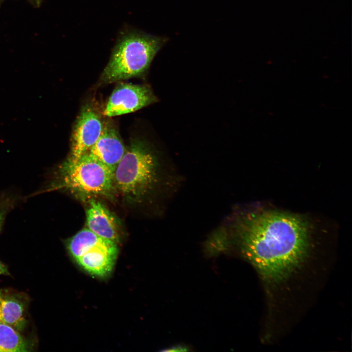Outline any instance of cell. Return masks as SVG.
Returning a JSON list of instances; mask_svg holds the SVG:
<instances>
[{
    "label": "cell",
    "instance_id": "ba28073f",
    "mask_svg": "<svg viewBox=\"0 0 352 352\" xmlns=\"http://www.w3.org/2000/svg\"><path fill=\"white\" fill-rule=\"evenodd\" d=\"M126 150L116 129L105 123L99 138L87 153L114 172Z\"/></svg>",
    "mask_w": 352,
    "mask_h": 352
},
{
    "label": "cell",
    "instance_id": "30bf717a",
    "mask_svg": "<svg viewBox=\"0 0 352 352\" xmlns=\"http://www.w3.org/2000/svg\"><path fill=\"white\" fill-rule=\"evenodd\" d=\"M27 301L19 293L0 290V322L22 331L26 324Z\"/></svg>",
    "mask_w": 352,
    "mask_h": 352
},
{
    "label": "cell",
    "instance_id": "7c38bea8",
    "mask_svg": "<svg viewBox=\"0 0 352 352\" xmlns=\"http://www.w3.org/2000/svg\"><path fill=\"white\" fill-rule=\"evenodd\" d=\"M188 348L181 345L178 346H176L174 347H172L171 348H169V349L164 350V351L165 352H183V351H188Z\"/></svg>",
    "mask_w": 352,
    "mask_h": 352
},
{
    "label": "cell",
    "instance_id": "52a82bcc",
    "mask_svg": "<svg viewBox=\"0 0 352 352\" xmlns=\"http://www.w3.org/2000/svg\"><path fill=\"white\" fill-rule=\"evenodd\" d=\"M103 126L94 110L89 106H85L74 125L70 155L67 160L75 162L87 153L99 138Z\"/></svg>",
    "mask_w": 352,
    "mask_h": 352
},
{
    "label": "cell",
    "instance_id": "8fae6325",
    "mask_svg": "<svg viewBox=\"0 0 352 352\" xmlns=\"http://www.w3.org/2000/svg\"><path fill=\"white\" fill-rule=\"evenodd\" d=\"M31 346L12 326L0 322V352H22L31 350Z\"/></svg>",
    "mask_w": 352,
    "mask_h": 352
},
{
    "label": "cell",
    "instance_id": "5b68a950",
    "mask_svg": "<svg viewBox=\"0 0 352 352\" xmlns=\"http://www.w3.org/2000/svg\"><path fill=\"white\" fill-rule=\"evenodd\" d=\"M117 244L85 228L68 239L66 246L71 257L84 270L104 278L110 273L115 263Z\"/></svg>",
    "mask_w": 352,
    "mask_h": 352
},
{
    "label": "cell",
    "instance_id": "9c48e42d",
    "mask_svg": "<svg viewBox=\"0 0 352 352\" xmlns=\"http://www.w3.org/2000/svg\"><path fill=\"white\" fill-rule=\"evenodd\" d=\"M87 226L97 235L114 242H119V231L117 221L110 211L93 198L89 200L86 212Z\"/></svg>",
    "mask_w": 352,
    "mask_h": 352
},
{
    "label": "cell",
    "instance_id": "6da1fadb",
    "mask_svg": "<svg viewBox=\"0 0 352 352\" xmlns=\"http://www.w3.org/2000/svg\"><path fill=\"white\" fill-rule=\"evenodd\" d=\"M233 231L245 258L263 279L275 283L285 279L304 260L312 227L301 215L262 209L240 215Z\"/></svg>",
    "mask_w": 352,
    "mask_h": 352
},
{
    "label": "cell",
    "instance_id": "4fadbf2b",
    "mask_svg": "<svg viewBox=\"0 0 352 352\" xmlns=\"http://www.w3.org/2000/svg\"><path fill=\"white\" fill-rule=\"evenodd\" d=\"M0 275H9L10 273L7 266L0 261Z\"/></svg>",
    "mask_w": 352,
    "mask_h": 352
},
{
    "label": "cell",
    "instance_id": "5bb4252c",
    "mask_svg": "<svg viewBox=\"0 0 352 352\" xmlns=\"http://www.w3.org/2000/svg\"><path fill=\"white\" fill-rule=\"evenodd\" d=\"M6 211V209H3L0 212V231L4 220Z\"/></svg>",
    "mask_w": 352,
    "mask_h": 352
},
{
    "label": "cell",
    "instance_id": "3957f363",
    "mask_svg": "<svg viewBox=\"0 0 352 352\" xmlns=\"http://www.w3.org/2000/svg\"><path fill=\"white\" fill-rule=\"evenodd\" d=\"M167 40V38L135 29H125L118 37L109 62L102 74V80L110 83L144 74Z\"/></svg>",
    "mask_w": 352,
    "mask_h": 352
},
{
    "label": "cell",
    "instance_id": "9a60e30c",
    "mask_svg": "<svg viewBox=\"0 0 352 352\" xmlns=\"http://www.w3.org/2000/svg\"><path fill=\"white\" fill-rule=\"evenodd\" d=\"M29 0V1L30 2H31L32 4H33L35 6H39L41 4V3L42 1V0Z\"/></svg>",
    "mask_w": 352,
    "mask_h": 352
},
{
    "label": "cell",
    "instance_id": "277c9868",
    "mask_svg": "<svg viewBox=\"0 0 352 352\" xmlns=\"http://www.w3.org/2000/svg\"><path fill=\"white\" fill-rule=\"evenodd\" d=\"M59 172L58 187L66 189L84 199L110 197L116 192L114 172L87 153L75 162L66 161Z\"/></svg>",
    "mask_w": 352,
    "mask_h": 352
},
{
    "label": "cell",
    "instance_id": "7a4b0ae2",
    "mask_svg": "<svg viewBox=\"0 0 352 352\" xmlns=\"http://www.w3.org/2000/svg\"><path fill=\"white\" fill-rule=\"evenodd\" d=\"M115 191L128 202L141 203L161 180L158 158L144 142L133 141L126 149L113 174Z\"/></svg>",
    "mask_w": 352,
    "mask_h": 352
},
{
    "label": "cell",
    "instance_id": "8992f818",
    "mask_svg": "<svg viewBox=\"0 0 352 352\" xmlns=\"http://www.w3.org/2000/svg\"><path fill=\"white\" fill-rule=\"evenodd\" d=\"M156 101V97L148 86L120 84L110 95L103 114L112 117L129 113Z\"/></svg>",
    "mask_w": 352,
    "mask_h": 352
}]
</instances>
